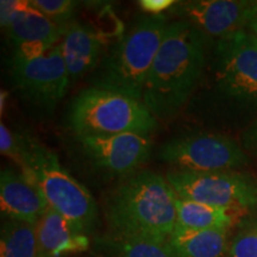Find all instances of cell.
I'll return each mask as SVG.
<instances>
[{
    "label": "cell",
    "instance_id": "9",
    "mask_svg": "<svg viewBox=\"0 0 257 257\" xmlns=\"http://www.w3.org/2000/svg\"><path fill=\"white\" fill-rule=\"evenodd\" d=\"M159 159L179 170L212 172L246 166L248 154L236 141L223 134L198 133L167 141Z\"/></svg>",
    "mask_w": 257,
    "mask_h": 257
},
{
    "label": "cell",
    "instance_id": "28",
    "mask_svg": "<svg viewBox=\"0 0 257 257\" xmlns=\"http://www.w3.org/2000/svg\"><path fill=\"white\" fill-rule=\"evenodd\" d=\"M255 12H256V17L257 18V2H255Z\"/></svg>",
    "mask_w": 257,
    "mask_h": 257
},
{
    "label": "cell",
    "instance_id": "26",
    "mask_svg": "<svg viewBox=\"0 0 257 257\" xmlns=\"http://www.w3.org/2000/svg\"><path fill=\"white\" fill-rule=\"evenodd\" d=\"M6 95H8V93L3 91L2 92V98H0V102H2V106H0V108H2V112L4 111V102L6 101Z\"/></svg>",
    "mask_w": 257,
    "mask_h": 257
},
{
    "label": "cell",
    "instance_id": "15",
    "mask_svg": "<svg viewBox=\"0 0 257 257\" xmlns=\"http://www.w3.org/2000/svg\"><path fill=\"white\" fill-rule=\"evenodd\" d=\"M37 257H64L89 248L88 234L81 232L68 219L51 207L36 224Z\"/></svg>",
    "mask_w": 257,
    "mask_h": 257
},
{
    "label": "cell",
    "instance_id": "14",
    "mask_svg": "<svg viewBox=\"0 0 257 257\" xmlns=\"http://www.w3.org/2000/svg\"><path fill=\"white\" fill-rule=\"evenodd\" d=\"M69 76V87L100 63L105 54L106 40L101 31L91 25L69 23L61 42Z\"/></svg>",
    "mask_w": 257,
    "mask_h": 257
},
{
    "label": "cell",
    "instance_id": "1",
    "mask_svg": "<svg viewBox=\"0 0 257 257\" xmlns=\"http://www.w3.org/2000/svg\"><path fill=\"white\" fill-rule=\"evenodd\" d=\"M208 40L182 19L168 23L142 96L156 119L173 117L187 105L205 72Z\"/></svg>",
    "mask_w": 257,
    "mask_h": 257
},
{
    "label": "cell",
    "instance_id": "5",
    "mask_svg": "<svg viewBox=\"0 0 257 257\" xmlns=\"http://www.w3.org/2000/svg\"><path fill=\"white\" fill-rule=\"evenodd\" d=\"M68 123L78 137L124 133L150 135L156 128L157 119L143 101L89 86L73 99Z\"/></svg>",
    "mask_w": 257,
    "mask_h": 257
},
{
    "label": "cell",
    "instance_id": "4",
    "mask_svg": "<svg viewBox=\"0 0 257 257\" xmlns=\"http://www.w3.org/2000/svg\"><path fill=\"white\" fill-rule=\"evenodd\" d=\"M21 168L43 192L49 207L68 219L85 234L94 230L98 205L85 186L61 166L53 150L36 138L18 134Z\"/></svg>",
    "mask_w": 257,
    "mask_h": 257
},
{
    "label": "cell",
    "instance_id": "11",
    "mask_svg": "<svg viewBox=\"0 0 257 257\" xmlns=\"http://www.w3.org/2000/svg\"><path fill=\"white\" fill-rule=\"evenodd\" d=\"M81 147L96 167L117 175L136 173L153 150L150 135L124 133L78 137Z\"/></svg>",
    "mask_w": 257,
    "mask_h": 257
},
{
    "label": "cell",
    "instance_id": "6",
    "mask_svg": "<svg viewBox=\"0 0 257 257\" xmlns=\"http://www.w3.org/2000/svg\"><path fill=\"white\" fill-rule=\"evenodd\" d=\"M212 81L218 94L242 106L257 107V38L245 30L216 41Z\"/></svg>",
    "mask_w": 257,
    "mask_h": 257
},
{
    "label": "cell",
    "instance_id": "22",
    "mask_svg": "<svg viewBox=\"0 0 257 257\" xmlns=\"http://www.w3.org/2000/svg\"><path fill=\"white\" fill-rule=\"evenodd\" d=\"M0 152L21 166V142L18 134H12L10 128L3 123L0 124Z\"/></svg>",
    "mask_w": 257,
    "mask_h": 257
},
{
    "label": "cell",
    "instance_id": "27",
    "mask_svg": "<svg viewBox=\"0 0 257 257\" xmlns=\"http://www.w3.org/2000/svg\"><path fill=\"white\" fill-rule=\"evenodd\" d=\"M250 27H251L253 35H255V37L257 38V18L253 19V21L251 22V24H250Z\"/></svg>",
    "mask_w": 257,
    "mask_h": 257
},
{
    "label": "cell",
    "instance_id": "16",
    "mask_svg": "<svg viewBox=\"0 0 257 257\" xmlns=\"http://www.w3.org/2000/svg\"><path fill=\"white\" fill-rule=\"evenodd\" d=\"M168 242L176 257H226L229 230H192L175 226Z\"/></svg>",
    "mask_w": 257,
    "mask_h": 257
},
{
    "label": "cell",
    "instance_id": "8",
    "mask_svg": "<svg viewBox=\"0 0 257 257\" xmlns=\"http://www.w3.org/2000/svg\"><path fill=\"white\" fill-rule=\"evenodd\" d=\"M10 72L25 100L43 110H53L69 87L61 43L44 49L15 50Z\"/></svg>",
    "mask_w": 257,
    "mask_h": 257
},
{
    "label": "cell",
    "instance_id": "12",
    "mask_svg": "<svg viewBox=\"0 0 257 257\" xmlns=\"http://www.w3.org/2000/svg\"><path fill=\"white\" fill-rule=\"evenodd\" d=\"M0 206L6 219L36 225L49 205L27 173L6 168L0 173Z\"/></svg>",
    "mask_w": 257,
    "mask_h": 257
},
{
    "label": "cell",
    "instance_id": "23",
    "mask_svg": "<svg viewBox=\"0 0 257 257\" xmlns=\"http://www.w3.org/2000/svg\"><path fill=\"white\" fill-rule=\"evenodd\" d=\"M242 148L248 156L251 155L257 161V118L243 133Z\"/></svg>",
    "mask_w": 257,
    "mask_h": 257
},
{
    "label": "cell",
    "instance_id": "25",
    "mask_svg": "<svg viewBox=\"0 0 257 257\" xmlns=\"http://www.w3.org/2000/svg\"><path fill=\"white\" fill-rule=\"evenodd\" d=\"M19 0H2L0 3V18H2V27L4 28L9 22L10 17L17 9Z\"/></svg>",
    "mask_w": 257,
    "mask_h": 257
},
{
    "label": "cell",
    "instance_id": "3",
    "mask_svg": "<svg viewBox=\"0 0 257 257\" xmlns=\"http://www.w3.org/2000/svg\"><path fill=\"white\" fill-rule=\"evenodd\" d=\"M163 15L137 19L102 56L91 76V86L121 93L142 101L148 74L168 27Z\"/></svg>",
    "mask_w": 257,
    "mask_h": 257
},
{
    "label": "cell",
    "instance_id": "13",
    "mask_svg": "<svg viewBox=\"0 0 257 257\" xmlns=\"http://www.w3.org/2000/svg\"><path fill=\"white\" fill-rule=\"evenodd\" d=\"M68 25L50 21L31 8L29 2L19 0L4 28L15 50H22L44 49L61 43Z\"/></svg>",
    "mask_w": 257,
    "mask_h": 257
},
{
    "label": "cell",
    "instance_id": "17",
    "mask_svg": "<svg viewBox=\"0 0 257 257\" xmlns=\"http://www.w3.org/2000/svg\"><path fill=\"white\" fill-rule=\"evenodd\" d=\"M239 213L242 212L176 198V226L184 229L230 230Z\"/></svg>",
    "mask_w": 257,
    "mask_h": 257
},
{
    "label": "cell",
    "instance_id": "19",
    "mask_svg": "<svg viewBox=\"0 0 257 257\" xmlns=\"http://www.w3.org/2000/svg\"><path fill=\"white\" fill-rule=\"evenodd\" d=\"M36 225L6 219L0 232V257H37Z\"/></svg>",
    "mask_w": 257,
    "mask_h": 257
},
{
    "label": "cell",
    "instance_id": "7",
    "mask_svg": "<svg viewBox=\"0 0 257 257\" xmlns=\"http://www.w3.org/2000/svg\"><path fill=\"white\" fill-rule=\"evenodd\" d=\"M179 198L244 212L257 206V175L236 170H170L166 175Z\"/></svg>",
    "mask_w": 257,
    "mask_h": 257
},
{
    "label": "cell",
    "instance_id": "20",
    "mask_svg": "<svg viewBox=\"0 0 257 257\" xmlns=\"http://www.w3.org/2000/svg\"><path fill=\"white\" fill-rule=\"evenodd\" d=\"M29 4L50 21L68 24L79 3L70 0H29Z\"/></svg>",
    "mask_w": 257,
    "mask_h": 257
},
{
    "label": "cell",
    "instance_id": "21",
    "mask_svg": "<svg viewBox=\"0 0 257 257\" xmlns=\"http://www.w3.org/2000/svg\"><path fill=\"white\" fill-rule=\"evenodd\" d=\"M226 257H257V223L245 225L234 234Z\"/></svg>",
    "mask_w": 257,
    "mask_h": 257
},
{
    "label": "cell",
    "instance_id": "2",
    "mask_svg": "<svg viewBox=\"0 0 257 257\" xmlns=\"http://www.w3.org/2000/svg\"><path fill=\"white\" fill-rule=\"evenodd\" d=\"M176 198L166 176L152 170L134 173L105 201L110 232L168 239L176 226Z\"/></svg>",
    "mask_w": 257,
    "mask_h": 257
},
{
    "label": "cell",
    "instance_id": "24",
    "mask_svg": "<svg viewBox=\"0 0 257 257\" xmlns=\"http://www.w3.org/2000/svg\"><path fill=\"white\" fill-rule=\"evenodd\" d=\"M176 3L174 0H141L140 6L148 15H161L166 10L172 9Z\"/></svg>",
    "mask_w": 257,
    "mask_h": 257
},
{
    "label": "cell",
    "instance_id": "10",
    "mask_svg": "<svg viewBox=\"0 0 257 257\" xmlns=\"http://www.w3.org/2000/svg\"><path fill=\"white\" fill-rule=\"evenodd\" d=\"M172 12L194 25L208 38H225L243 31L256 17L251 0H193L179 2Z\"/></svg>",
    "mask_w": 257,
    "mask_h": 257
},
{
    "label": "cell",
    "instance_id": "18",
    "mask_svg": "<svg viewBox=\"0 0 257 257\" xmlns=\"http://www.w3.org/2000/svg\"><path fill=\"white\" fill-rule=\"evenodd\" d=\"M96 243L105 257H176L168 239L108 232Z\"/></svg>",
    "mask_w": 257,
    "mask_h": 257
}]
</instances>
